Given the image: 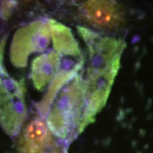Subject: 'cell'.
Returning a JSON list of instances; mask_svg holds the SVG:
<instances>
[{"mask_svg": "<svg viewBox=\"0 0 153 153\" xmlns=\"http://www.w3.org/2000/svg\"><path fill=\"white\" fill-rule=\"evenodd\" d=\"M4 41L0 44V122L10 134H15L21 128L27 117L25 103V85L13 80L4 71L2 53Z\"/></svg>", "mask_w": 153, "mask_h": 153, "instance_id": "obj_3", "label": "cell"}, {"mask_svg": "<svg viewBox=\"0 0 153 153\" xmlns=\"http://www.w3.org/2000/svg\"><path fill=\"white\" fill-rule=\"evenodd\" d=\"M51 32L48 19L37 20L19 30L12 45V60L17 66H26L29 55L49 49Z\"/></svg>", "mask_w": 153, "mask_h": 153, "instance_id": "obj_5", "label": "cell"}, {"mask_svg": "<svg viewBox=\"0 0 153 153\" xmlns=\"http://www.w3.org/2000/svg\"><path fill=\"white\" fill-rule=\"evenodd\" d=\"M86 82L82 71L61 88L45 117L46 125L61 142H71L78 135L85 105Z\"/></svg>", "mask_w": 153, "mask_h": 153, "instance_id": "obj_2", "label": "cell"}, {"mask_svg": "<svg viewBox=\"0 0 153 153\" xmlns=\"http://www.w3.org/2000/svg\"><path fill=\"white\" fill-rule=\"evenodd\" d=\"M76 31L87 47L85 105L78 134L93 123L104 108L115 78L120 69L121 57L126 48L124 39L105 35L86 27L78 26Z\"/></svg>", "mask_w": 153, "mask_h": 153, "instance_id": "obj_1", "label": "cell"}, {"mask_svg": "<svg viewBox=\"0 0 153 153\" xmlns=\"http://www.w3.org/2000/svg\"><path fill=\"white\" fill-rule=\"evenodd\" d=\"M77 12L82 22L105 35L119 33L127 25L125 8L117 1H83L77 4Z\"/></svg>", "mask_w": 153, "mask_h": 153, "instance_id": "obj_4", "label": "cell"}]
</instances>
